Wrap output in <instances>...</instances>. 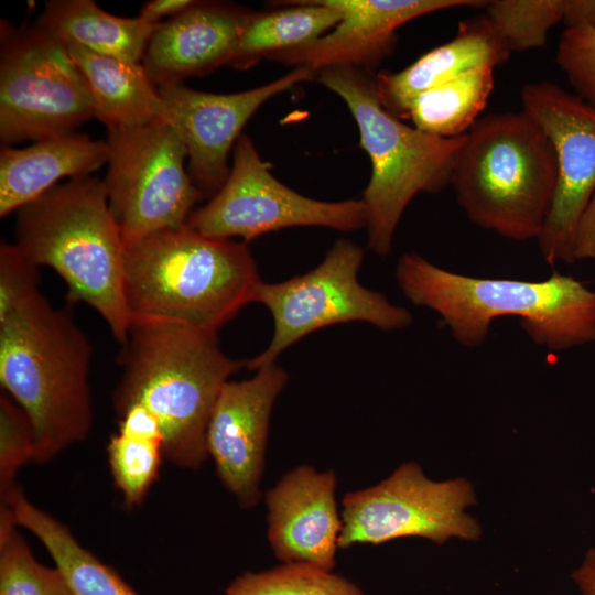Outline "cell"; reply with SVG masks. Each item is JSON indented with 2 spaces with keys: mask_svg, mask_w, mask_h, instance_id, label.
I'll list each match as a JSON object with an SVG mask.
<instances>
[{
  "mask_svg": "<svg viewBox=\"0 0 595 595\" xmlns=\"http://www.w3.org/2000/svg\"><path fill=\"white\" fill-rule=\"evenodd\" d=\"M317 80L346 102L371 162L364 191L368 247L378 256L392 249L398 224L412 198L451 184L455 155L465 134L440 138L410 127L387 111L377 94L376 74L351 65L322 68Z\"/></svg>",
  "mask_w": 595,
  "mask_h": 595,
  "instance_id": "cell-7",
  "label": "cell"
},
{
  "mask_svg": "<svg viewBox=\"0 0 595 595\" xmlns=\"http://www.w3.org/2000/svg\"><path fill=\"white\" fill-rule=\"evenodd\" d=\"M255 371L249 379L228 380L223 386L206 431L207 454L217 476L244 509L255 507L261 498L271 411L289 379L275 363Z\"/></svg>",
  "mask_w": 595,
  "mask_h": 595,
  "instance_id": "cell-15",
  "label": "cell"
},
{
  "mask_svg": "<svg viewBox=\"0 0 595 595\" xmlns=\"http://www.w3.org/2000/svg\"><path fill=\"white\" fill-rule=\"evenodd\" d=\"M14 244L37 267L52 268L71 303L83 302L122 345L130 329L125 300L126 246L102 180L69 178L18 210Z\"/></svg>",
  "mask_w": 595,
  "mask_h": 595,
  "instance_id": "cell-5",
  "label": "cell"
},
{
  "mask_svg": "<svg viewBox=\"0 0 595 595\" xmlns=\"http://www.w3.org/2000/svg\"><path fill=\"white\" fill-rule=\"evenodd\" d=\"M107 159L106 141L75 132L39 140L25 148L1 145L0 216L18 212L64 177L90 175Z\"/></svg>",
  "mask_w": 595,
  "mask_h": 595,
  "instance_id": "cell-20",
  "label": "cell"
},
{
  "mask_svg": "<svg viewBox=\"0 0 595 595\" xmlns=\"http://www.w3.org/2000/svg\"><path fill=\"white\" fill-rule=\"evenodd\" d=\"M121 378L112 396L117 414L140 404L158 420L164 455L181 468L208 456L206 431L223 386L245 367L227 356L216 333L170 322H137L121 345Z\"/></svg>",
  "mask_w": 595,
  "mask_h": 595,
  "instance_id": "cell-2",
  "label": "cell"
},
{
  "mask_svg": "<svg viewBox=\"0 0 595 595\" xmlns=\"http://www.w3.org/2000/svg\"><path fill=\"white\" fill-rule=\"evenodd\" d=\"M35 440L24 411L8 396H0V499L18 486V470L34 461Z\"/></svg>",
  "mask_w": 595,
  "mask_h": 595,
  "instance_id": "cell-30",
  "label": "cell"
},
{
  "mask_svg": "<svg viewBox=\"0 0 595 595\" xmlns=\"http://www.w3.org/2000/svg\"><path fill=\"white\" fill-rule=\"evenodd\" d=\"M252 13L232 3L195 1L184 12L158 24L141 64L158 87L229 65Z\"/></svg>",
  "mask_w": 595,
  "mask_h": 595,
  "instance_id": "cell-18",
  "label": "cell"
},
{
  "mask_svg": "<svg viewBox=\"0 0 595 595\" xmlns=\"http://www.w3.org/2000/svg\"><path fill=\"white\" fill-rule=\"evenodd\" d=\"M64 46L86 82L94 117L107 130L164 119L159 88L141 63L97 54L77 44Z\"/></svg>",
  "mask_w": 595,
  "mask_h": 595,
  "instance_id": "cell-21",
  "label": "cell"
},
{
  "mask_svg": "<svg viewBox=\"0 0 595 595\" xmlns=\"http://www.w3.org/2000/svg\"><path fill=\"white\" fill-rule=\"evenodd\" d=\"M562 23L565 28H595V0H564Z\"/></svg>",
  "mask_w": 595,
  "mask_h": 595,
  "instance_id": "cell-35",
  "label": "cell"
},
{
  "mask_svg": "<svg viewBox=\"0 0 595 595\" xmlns=\"http://www.w3.org/2000/svg\"><path fill=\"white\" fill-rule=\"evenodd\" d=\"M494 85V68L472 71L416 96L408 107L405 119L431 136L465 134L486 107Z\"/></svg>",
  "mask_w": 595,
  "mask_h": 595,
  "instance_id": "cell-26",
  "label": "cell"
},
{
  "mask_svg": "<svg viewBox=\"0 0 595 595\" xmlns=\"http://www.w3.org/2000/svg\"><path fill=\"white\" fill-rule=\"evenodd\" d=\"M93 117L88 87L65 46L34 24L1 20L2 145L74 133Z\"/></svg>",
  "mask_w": 595,
  "mask_h": 595,
  "instance_id": "cell-8",
  "label": "cell"
},
{
  "mask_svg": "<svg viewBox=\"0 0 595 595\" xmlns=\"http://www.w3.org/2000/svg\"><path fill=\"white\" fill-rule=\"evenodd\" d=\"M9 509H0V595H73L63 573L39 563Z\"/></svg>",
  "mask_w": 595,
  "mask_h": 595,
  "instance_id": "cell-27",
  "label": "cell"
},
{
  "mask_svg": "<svg viewBox=\"0 0 595 595\" xmlns=\"http://www.w3.org/2000/svg\"><path fill=\"white\" fill-rule=\"evenodd\" d=\"M571 578L582 595H595V547H591L581 564L571 573Z\"/></svg>",
  "mask_w": 595,
  "mask_h": 595,
  "instance_id": "cell-36",
  "label": "cell"
},
{
  "mask_svg": "<svg viewBox=\"0 0 595 595\" xmlns=\"http://www.w3.org/2000/svg\"><path fill=\"white\" fill-rule=\"evenodd\" d=\"M102 182L125 246L184 226L205 195L185 169L186 149L164 119L107 130Z\"/></svg>",
  "mask_w": 595,
  "mask_h": 595,
  "instance_id": "cell-9",
  "label": "cell"
},
{
  "mask_svg": "<svg viewBox=\"0 0 595 595\" xmlns=\"http://www.w3.org/2000/svg\"><path fill=\"white\" fill-rule=\"evenodd\" d=\"M394 278L414 305L436 313L464 347L482 345L491 323L517 317L531 340L559 353L595 343V290L553 271L541 281L478 278L441 268L412 251Z\"/></svg>",
  "mask_w": 595,
  "mask_h": 595,
  "instance_id": "cell-1",
  "label": "cell"
},
{
  "mask_svg": "<svg viewBox=\"0 0 595 595\" xmlns=\"http://www.w3.org/2000/svg\"><path fill=\"white\" fill-rule=\"evenodd\" d=\"M260 281L247 242L206 237L185 225L125 250L130 325L170 322L217 334L252 302Z\"/></svg>",
  "mask_w": 595,
  "mask_h": 595,
  "instance_id": "cell-3",
  "label": "cell"
},
{
  "mask_svg": "<svg viewBox=\"0 0 595 595\" xmlns=\"http://www.w3.org/2000/svg\"><path fill=\"white\" fill-rule=\"evenodd\" d=\"M573 257L575 261L595 259V192L578 221Z\"/></svg>",
  "mask_w": 595,
  "mask_h": 595,
  "instance_id": "cell-33",
  "label": "cell"
},
{
  "mask_svg": "<svg viewBox=\"0 0 595 595\" xmlns=\"http://www.w3.org/2000/svg\"><path fill=\"white\" fill-rule=\"evenodd\" d=\"M62 44L141 63L158 24L113 15L93 0H50L33 23Z\"/></svg>",
  "mask_w": 595,
  "mask_h": 595,
  "instance_id": "cell-22",
  "label": "cell"
},
{
  "mask_svg": "<svg viewBox=\"0 0 595 595\" xmlns=\"http://www.w3.org/2000/svg\"><path fill=\"white\" fill-rule=\"evenodd\" d=\"M451 185L473 224L515 241L538 239L556 186L553 147L522 110L478 118L455 155Z\"/></svg>",
  "mask_w": 595,
  "mask_h": 595,
  "instance_id": "cell-6",
  "label": "cell"
},
{
  "mask_svg": "<svg viewBox=\"0 0 595 595\" xmlns=\"http://www.w3.org/2000/svg\"><path fill=\"white\" fill-rule=\"evenodd\" d=\"M0 507L8 508L15 524L42 542L73 595H139L111 566L85 549L65 524L34 506L20 486L0 500Z\"/></svg>",
  "mask_w": 595,
  "mask_h": 595,
  "instance_id": "cell-23",
  "label": "cell"
},
{
  "mask_svg": "<svg viewBox=\"0 0 595 595\" xmlns=\"http://www.w3.org/2000/svg\"><path fill=\"white\" fill-rule=\"evenodd\" d=\"M316 72L306 66L266 85L231 94H214L182 83L159 86L166 120L183 141L188 174L196 187L213 197L227 180L228 156L252 115L270 98L299 83L312 80Z\"/></svg>",
  "mask_w": 595,
  "mask_h": 595,
  "instance_id": "cell-14",
  "label": "cell"
},
{
  "mask_svg": "<svg viewBox=\"0 0 595 595\" xmlns=\"http://www.w3.org/2000/svg\"><path fill=\"white\" fill-rule=\"evenodd\" d=\"M363 259L364 250L359 246L339 239L309 272L278 283L261 280L255 288L252 302L270 311L274 331L269 346L246 359L245 367L257 370L274 364L284 349L329 325L361 321L382 331L411 325L413 316L409 310L359 283Z\"/></svg>",
  "mask_w": 595,
  "mask_h": 595,
  "instance_id": "cell-10",
  "label": "cell"
},
{
  "mask_svg": "<svg viewBox=\"0 0 595 595\" xmlns=\"http://www.w3.org/2000/svg\"><path fill=\"white\" fill-rule=\"evenodd\" d=\"M220 190L195 208L185 226L210 238L256 237L289 227L320 226L342 231L366 227L363 199L323 202L303 196L278 181L250 138L241 134Z\"/></svg>",
  "mask_w": 595,
  "mask_h": 595,
  "instance_id": "cell-12",
  "label": "cell"
},
{
  "mask_svg": "<svg viewBox=\"0 0 595 595\" xmlns=\"http://www.w3.org/2000/svg\"><path fill=\"white\" fill-rule=\"evenodd\" d=\"M36 264L17 245H0V324L25 309L42 292Z\"/></svg>",
  "mask_w": 595,
  "mask_h": 595,
  "instance_id": "cell-31",
  "label": "cell"
},
{
  "mask_svg": "<svg viewBox=\"0 0 595 595\" xmlns=\"http://www.w3.org/2000/svg\"><path fill=\"white\" fill-rule=\"evenodd\" d=\"M225 595H366L355 583L329 570L305 563H282L262 572H245Z\"/></svg>",
  "mask_w": 595,
  "mask_h": 595,
  "instance_id": "cell-28",
  "label": "cell"
},
{
  "mask_svg": "<svg viewBox=\"0 0 595 595\" xmlns=\"http://www.w3.org/2000/svg\"><path fill=\"white\" fill-rule=\"evenodd\" d=\"M475 502L467 479L432 480L418 463L408 462L380 483L344 496L338 545L413 537L439 544L451 539L475 541L482 527L466 511Z\"/></svg>",
  "mask_w": 595,
  "mask_h": 595,
  "instance_id": "cell-11",
  "label": "cell"
},
{
  "mask_svg": "<svg viewBox=\"0 0 595 595\" xmlns=\"http://www.w3.org/2000/svg\"><path fill=\"white\" fill-rule=\"evenodd\" d=\"M194 0H152L143 4L139 18L150 24L172 19L193 6Z\"/></svg>",
  "mask_w": 595,
  "mask_h": 595,
  "instance_id": "cell-34",
  "label": "cell"
},
{
  "mask_svg": "<svg viewBox=\"0 0 595 595\" xmlns=\"http://www.w3.org/2000/svg\"><path fill=\"white\" fill-rule=\"evenodd\" d=\"M520 98L556 159V186L539 249L550 266L573 263L576 228L595 192V107L550 82L526 84Z\"/></svg>",
  "mask_w": 595,
  "mask_h": 595,
  "instance_id": "cell-13",
  "label": "cell"
},
{
  "mask_svg": "<svg viewBox=\"0 0 595 595\" xmlns=\"http://www.w3.org/2000/svg\"><path fill=\"white\" fill-rule=\"evenodd\" d=\"M118 431L107 451L110 470L127 507L140 505L158 477L164 437L154 415L140 404L119 414Z\"/></svg>",
  "mask_w": 595,
  "mask_h": 595,
  "instance_id": "cell-25",
  "label": "cell"
},
{
  "mask_svg": "<svg viewBox=\"0 0 595 595\" xmlns=\"http://www.w3.org/2000/svg\"><path fill=\"white\" fill-rule=\"evenodd\" d=\"M342 13L339 23L320 39L269 57L285 65L325 67L351 65L372 69L394 50L396 30L432 12L484 7L477 0H325Z\"/></svg>",
  "mask_w": 595,
  "mask_h": 595,
  "instance_id": "cell-16",
  "label": "cell"
},
{
  "mask_svg": "<svg viewBox=\"0 0 595 595\" xmlns=\"http://www.w3.org/2000/svg\"><path fill=\"white\" fill-rule=\"evenodd\" d=\"M564 0L486 1V14L509 51L543 47L550 30L563 20Z\"/></svg>",
  "mask_w": 595,
  "mask_h": 595,
  "instance_id": "cell-29",
  "label": "cell"
},
{
  "mask_svg": "<svg viewBox=\"0 0 595 595\" xmlns=\"http://www.w3.org/2000/svg\"><path fill=\"white\" fill-rule=\"evenodd\" d=\"M335 490L333 469L301 465L267 491V536L279 561L334 569L342 531Z\"/></svg>",
  "mask_w": 595,
  "mask_h": 595,
  "instance_id": "cell-17",
  "label": "cell"
},
{
  "mask_svg": "<svg viewBox=\"0 0 595 595\" xmlns=\"http://www.w3.org/2000/svg\"><path fill=\"white\" fill-rule=\"evenodd\" d=\"M289 8L253 12L228 66L248 69L262 58L311 43L334 29L342 13L325 0L286 2Z\"/></svg>",
  "mask_w": 595,
  "mask_h": 595,
  "instance_id": "cell-24",
  "label": "cell"
},
{
  "mask_svg": "<svg viewBox=\"0 0 595 595\" xmlns=\"http://www.w3.org/2000/svg\"><path fill=\"white\" fill-rule=\"evenodd\" d=\"M91 357L73 315L42 293L0 324V383L31 423L33 462L51 461L90 432Z\"/></svg>",
  "mask_w": 595,
  "mask_h": 595,
  "instance_id": "cell-4",
  "label": "cell"
},
{
  "mask_svg": "<svg viewBox=\"0 0 595 595\" xmlns=\"http://www.w3.org/2000/svg\"><path fill=\"white\" fill-rule=\"evenodd\" d=\"M555 61L575 95L595 107V28H565Z\"/></svg>",
  "mask_w": 595,
  "mask_h": 595,
  "instance_id": "cell-32",
  "label": "cell"
},
{
  "mask_svg": "<svg viewBox=\"0 0 595 595\" xmlns=\"http://www.w3.org/2000/svg\"><path fill=\"white\" fill-rule=\"evenodd\" d=\"M511 52L486 13L462 21L456 35L434 47L400 72L376 74L382 107L405 119L408 107L420 94L472 71L504 64Z\"/></svg>",
  "mask_w": 595,
  "mask_h": 595,
  "instance_id": "cell-19",
  "label": "cell"
}]
</instances>
